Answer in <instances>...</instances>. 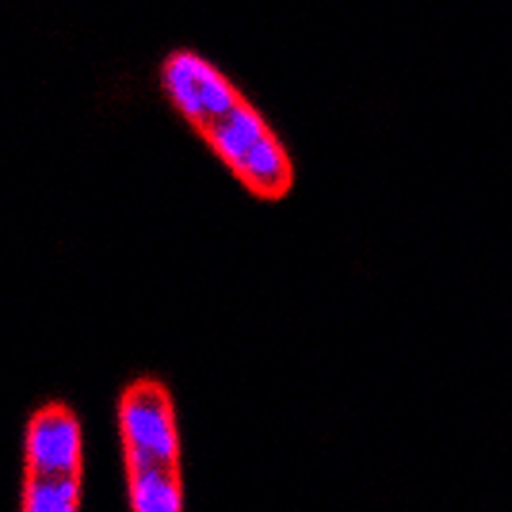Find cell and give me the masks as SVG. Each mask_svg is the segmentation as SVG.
Instances as JSON below:
<instances>
[{"label": "cell", "mask_w": 512, "mask_h": 512, "mask_svg": "<svg viewBox=\"0 0 512 512\" xmlns=\"http://www.w3.org/2000/svg\"><path fill=\"white\" fill-rule=\"evenodd\" d=\"M85 448L69 406H43L23 440V512H81Z\"/></svg>", "instance_id": "3"}, {"label": "cell", "mask_w": 512, "mask_h": 512, "mask_svg": "<svg viewBox=\"0 0 512 512\" xmlns=\"http://www.w3.org/2000/svg\"><path fill=\"white\" fill-rule=\"evenodd\" d=\"M161 85L176 111L203 134V142L249 192L276 199L291 188L295 169L276 130L218 65L195 50H172L161 65Z\"/></svg>", "instance_id": "1"}, {"label": "cell", "mask_w": 512, "mask_h": 512, "mask_svg": "<svg viewBox=\"0 0 512 512\" xmlns=\"http://www.w3.org/2000/svg\"><path fill=\"white\" fill-rule=\"evenodd\" d=\"M119 440L127 463L130 512H184L180 428L165 386L142 379L123 390Z\"/></svg>", "instance_id": "2"}]
</instances>
